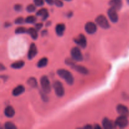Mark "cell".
<instances>
[{
  "instance_id": "277c9868",
  "label": "cell",
  "mask_w": 129,
  "mask_h": 129,
  "mask_svg": "<svg viewBox=\"0 0 129 129\" xmlns=\"http://www.w3.org/2000/svg\"><path fill=\"white\" fill-rule=\"evenodd\" d=\"M53 88H54V91H55V94L58 96H64V88L62 84L59 81H55L53 83Z\"/></svg>"
},
{
  "instance_id": "83f0119b",
  "label": "cell",
  "mask_w": 129,
  "mask_h": 129,
  "mask_svg": "<svg viewBox=\"0 0 129 129\" xmlns=\"http://www.w3.org/2000/svg\"><path fill=\"white\" fill-rule=\"evenodd\" d=\"M34 3L37 6H42L44 5V0H34Z\"/></svg>"
},
{
  "instance_id": "ac0fdd59",
  "label": "cell",
  "mask_w": 129,
  "mask_h": 129,
  "mask_svg": "<svg viewBox=\"0 0 129 129\" xmlns=\"http://www.w3.org/2000/svg\"><path fill=\"white\" fill-rule=\"evenodd\" d=\"M37 15L42 16V19L43 21H44L49 17V12H48L47 9L42 8L37 12Z\"/></svg>"
},
{
  "instance_id": "9a60e30c",
  "label": "cell",
  "mask_w": 129,
  "mask_h": 129,
  "mask_svg": "<svg viewBox=\"0 0 129 129\" xmlns=\"http://www.w3.org/2000/svg\"><path fill=\"white\" fill-rule=\"evenodd\" d=\"M4 113H5V115L6 117H8V118H11L13 117L15 115V110L13 109L11 106H8L5 108V111H4Z\"/></svg>"
},
{
  "instance_id": "d6a6232c",
  "label": "cell",
  "mask_w": 129,
  "mask_h": 129,
  "mask_svg": "<svg viewBox=\"0 0 129 129\" xmlns=\"http://www.w3.org/2000/svg\"><path fill=\"white\" fill-rule=\"evenodd\" d=\"M84 128H93V127H92L91 125H86L84 127Z\"/></svg>"
},
{
  "instance_id": "8d00e7d4",
  "label": "cell",
  "mask_w": 129,
  "mask_h": 129,
  "mask_svg": "<svg viewBox=\"0 0 129 129\" xmlns=\"http://www.w3.org/2000/svg\"><path fill=\"white\" fill-rule=\"evenodd\" d=\"M65 1H71V0H65Z\"/></svg>"
},
{
  "instance_id": "8fae6325",
  "label": "cell",
  "mask_w": 129,
  "mask_h": 129,
  "mask_svg": "<svg viewBox=\"0 0 129 129\" xmlns=\"http://www.w3.org/2000/svg\"><path fill=\"white\" fill-rule=\"evenodd\" d=\"M37 54V47L35 44L32 43L30 45L28 52V59L31 60L34 57L36 56Z\"/></svg>"
},
{
  "instance_id": "836d02e7",
  "label": "cell",
  "mask_w": 129,
  "mask_h": 129,
  "mask_svg": "<svg viewBox=\"0 0 129 129\" xmlns=\"http://www.w3.org/2000/svg\"><path fill=\"white\" fill-rule=\"evenodd\" d=\"M94 128H101V127H100V125H96L94 126Z\"/></svg>"
},
{
  "instance_id": "7402d4cb",
  "label": "cell",
  "mask_w": 129,
  "mask_h": 129,
  "mask_svg": "<svg viewBox=\"0 0 129 129\" xmlns=\"http://www.w3.org/2000/svg\"><path fill=\"white\" fill-rule=\"evenodd\" d=\"M27 83L29 86H30L32 88H35L37 86V82L35 78H30L27 81Z\"/></svg>"
},
{
  "instance_id": "4fadbf2b",
  "label": "cell",
  "mask_w": 129,
  "mask_h": 129,
  "mask_svg": "<svg viewBox=\"0 0 129 129\" xmlns=\"http://www.w3.org/2000/svg\"><path fill=\"white\" fill-rule=\"evenodd\" d=\"M109 5L111 7L113 8L115 10H120L122 6V0H110L109 2Z\"/></svg>"
},
{
  "instance_id": "484cf974",
  "label": "cell",
  "mask_w": 129,
  "mask_h": 129,
  "mask_svg": "<svg viewBox=\"0 0 129 129\" xmlns=\"http://www.w3.org/2000/svg\"><path fill=\"white\" fill-rule=\"evenodd\" d=\"M36 8H35V6L34 5H29L26 6V11L29 13H32L34 12L35 11Z\"/></svg>"
},
{
  "instance_id": "d6986e66",
  "label": "cell",
  "mask_w": 129,
  "mask_h": 129,
  "mask_svg": "<svg viewBox=\"0 0 129 129\" xmlns=\"http://www.w3.org/2000/svg\"><path fill=\"white\" fill-rule=\"evenodd\" d=\"M26 34L30 35L31 37L33 39H34V40H36L38 37L37 30L36 28H29L27 30V33Z\"/></svg>"
},
{
  "instance_id": "603a6c76",
  "label": "cell",
  "mask_w": 129,
  "mask_h": 129,
  "mask_svg": "<svg viewBox=\"0 0 129 129\" xmlns=\"http://www.w3.org/2000/svg\"><path fill=\"white\" fill-rule=\"evenodd\" d=\"M37 18L34 16H28L25 18V23H34L36 21Z\"/></svg>"
},
{
  "instance_id": "30bf717a",
  "label": "cell",
  "mask_w": 129,
  "mask_h": 129,
  "mask_svg": "<svg viewBox=\"0 0 129 129\" xmlns=\"http://www.w3.org/2000/svg\"><path fill=\"white\" fill-rule=\"evenodd\" d=\"M102 125H103V128L106 129L114 128L117 127V125H116L115 122H113V121L110 120L107 118H105L103 120Z\"/></svg>"
},
{
  "instance_id": "4316f807",
  "label": "cell",
  "mask_w": 129,
  "mask_h": 129,
  "mask_svg": "<svg viewBox=\"0 0 129 129\" xmlns=\"http://www.w3.org/2000/svg\"><path fill=\"white\" fill-rule=\"evenodd\" d=\"M24 22H25V20L23 17H18L15 20V23L18 25H21L23 24Z\"/></svg>"
},
{
  "instance_id": "6da1fadb",
  "label": "cell",
  "mask_w": 129,
  "mask_h": 129,
  "mask_svg": "<svg viewBox=\"0 0 129 129\" xmlns=\"http://www.w3.org/2000/svg\"><path fill=\"white\" fill-rule=\"evenodd\" d=\"M57 73L59 75V76L62 78L63 79H64L68 84L72 85L73 84V83H74V78H73V76L72 75V74L69 71L64 69H59L57 71Z\"/></svg>"
},
{
  "instance_id": "cb8c5ba5",
  "label": "cell",
  "mask_w": 129,
  "mask_h": 129,
  "mask_svg": "<svg viewBox=\"0 0 129 129\" xmlns=\"http://www.w3.org/2000/svg\"><path fill=\"white\" fill-rule=\"evenodd\" d=\"M15 32L16 34H25V33H27V30H26L25 27L20 26V27H18L15 30Z\"/></svg>"
},
{
  "instance_id": "d4e9b609",
  "label": "cell",
  "mask_w": 129,
  "mask_h": 129,
  "mask_svg": "<svg viewBox=\"0 0 129 129\" xmlns=\"http://www.w3.org/2000/svg\"><path fill=\"white\" fill-rule=\"evenodd\" d=\"M5 128L6 129H16V127L10 122H7L5 123Z\"/></svg>"
},
{
  "instance_id": "5bb4252c",
  "label": "cell",
  "mask_w": 129,
  "mask_h": 129,
  "mask_svg": "<svg viewBox=\"0 0 129 129\" xmlns=\"http://www.w3.org/2000/svg\"><path fill=\"white\" fill-rule=\"evenodd\" d=\"M73 68L74 70L76 71L78 73H81L83 74H88V70L85 68V67L83 66H79V65H76L75 64L71 67Z\"/></svg>"
},
{
  "instance_id": "52a82bcc",
  "label": "cell",
  "mask_w": 129,
  "mask_h": 129,
  "mask_svg": "<svg viewBox=\"0 0 129 129\" xmlns=\"http://www.w3.org/2000/svg\"><path fill=\"white\" fill-rule=\"evenodd\" d=\"M74 41L77 45L82 48H85L87 45L86 38L83 34H79L76 38L74 39Z\"/></svg>"
},
{
  "instance_id": "ba28073f",
  "label": "cell",
  "mask_w": 129,
  "mask_h": 129,
  "mask_svg": "<svg viewBox=\"0 0 129 129\" xmlns=\"http://www.w3.org/2000/svg\"><path fill=\"white\" fill-rule=\"evenodd\" d=\"M117 11V10H115V9L112 7H111L108 10V16L109 17L110 20L113 23H117L118 21V16Z\"/></svg>"
},
{
  "instance_id": "e0dca14e",
  "label": "cell",
  "mask_w": 129,
  "mask_h": 129,
  "mask_svg": "<svg viewBox=\"0 0 129 129\" xmlns=\"http://www.w3.org/2000/svg\"><path fill=\"white\" fill-rule=\"evenodd\" d=\"M66 26L63 23H59L55 26V31H56L57 35L59 36H62L64 34L65 31Z\"/></svg>"
},
{
  "instance_id": "1f68e13d",
  "label": "cell",
  "mask_w": 129,
  "mask_h": 129,
  "mask_svg": "<svg viewBox=\"0 0 129 129\" xmlns=\"http://www.w3.org/2000/svg\"><path fill=\"white\" fill-rule=\"evenodd\" d=\"M45 1L48 5H52L54 3V0H45Z\"/></svg>"
},
{
  "instance_id": "7c38bea8",
  "label": "cell",
  "mask_w": 129,
  "mask_h": 129,
  "mask_svg": "<svg viewBox=\"0 0 129 129\" xmlns=\"http://www.w3.org/2000/svg\"><path fill=\"white\" fill-rule=\"evenodd\" d=\"M117 111L120 115L123 116H128L129 110L126 106L123 105H118L117 107Z\"/></svg>"
},
{
  "instance_id": "8992f818",
  "label": "cell",
  "mask_w": 129,
  "mask_h": 129,
  "mask_svg": "<svg viewBox=\"0 0 129 129\" xmlns=\"http://www.w3.org/2000/svg\"><path fill=\"white\" fill-rule=\"evenodd\" d=\"M115 123L120 128H125L128 124V121L126 116L120 115L116 119Z\"/></svg>"
},
{
  "instance_id": "44dd1931",
  "label": "cell",
  "mask_w": 129,
  "mask_h": 129,
  "mask_svg": "<svg viewBox=\"0 0 129 129\" xmlns=\"http://www.w3.org/2000/svg\"><path fill=\"white\" fill-rule=\"evenodd\" d=\"M48 63V59L46 57H43L40 60H39V61L37 63V67L39 68H42L46 66L47 65Z\"/></svg>"
},
{
  "instance_id": "7a4b0ae2",
  "label": "cell",
  "mask_w": 129,
  "mask_h": 129,
  "mask_svg": "<svg viewBox=\"0 0 129 129\" xmlns=\"http://www.w3.org/2000/svg\"><path fill=\"white\" fill-rule=\"evenodd\" d=\"M95 21L97 25H99L100 27L103 29H108L110 28V24L108 20L104 15H100L96 17Z\"/></svg>"
},
{
  "instance_id": "3957f363",
  "label": "cell",
  "mask_w": 129,
  "mask_h": 129,
  "mask_svg": "<svg viewBox=\"0 0 129 129\" xmlns=\"http://www.w3.org/2000/svg\"><path fill=\"white\" fill-rule=\"evenodd\" d=\"M40 84H41L42 89L45 93H50L51 91V86L50 81L47 76H44L40 79Z\"/></svg>"
},
{
  "instance_id": "f1b7e54d",
  "label": "cell",
  "mask_w": 129,
  "mask_h": 129,
  "mask_svg": "<svg viewBox=\"0 0 129 129\" xmlns=\"http://www.w3.org/2000/svg\"><path fill=\"white\" fill-rule=\"evenodd\" d=\"M54 4L57 7H62L63 6V3L61 0H54Z\"/></svg>"
},
{
  "instance_id": "f546056e",
  "label": "cell",
  "mask_w": 129,
  "mask_h": 129,
  "mask_svg": "<svg viewBox=\"0 0 129 129\" xmlns=\"http://www.w3.org/2000/svg\"><path fill=\"white\" fill-rule=\"evenodd\" d=\"M14 9H15L16 11H20L22 10V6L20 5H15V6H14Z\"/></svg>"
},
{
  "instance_id": "ffe728a7",
  "label": "cell",
  "mask_w": 129,
  "mask_h": 129,
  "mask_svg": "<svg viewBox=\"0 0 129 129\" xmlns=\"http://www.w3.org/2000/svg\"><path fill=\"white\" fill-rule=\"evenodd\" d=\"M24 65H25V62L23 60H18V61H16L15 62L13 63L11 65V67L13 69H19L23 68L24 66Z\"/></svg>"
},
{
  "instance_id": "5b68a950",
  "label": "cell",
  "mask_w": 129,
  "mask_h": 129,
  "mask_svg": "<svg viewBox=\"0 0 129 129\" xmlns=\"http://www.w3.org/2000/svg\"><path fill=\"white\" fill-rule=\"evenodd\" d=\"M71 55L72 59L76 61L80 62L83 60V56L80 49L78 47H73L71 50Z\"/></svg>"
},
{
  "instance_id": "e575fe53",
  "label": "cell",
  "mask_w": 129,
  "mask_h": 129,
  "mask_svg": "<svg viewBox=\"0 0 129 129\" xmlns=\"http://www.w3.org/2000/svg\"><path fill=\"white\" fill-rule=\"evenodd\" d=\"M1 70H4V69H5V68L3 67V66L2 64H1Z\"/></svg>"
},
{
  "instance_id": "2e32d148",
  "label": "cell",
  "mask_w": 129,
  "mask_h": 129,
  "mask_svg": "<svg viewBox=\"0 0 129 129\" xmlns=\"http://www.w3.org/2000/svg\"><path fill=\"white\" fill-rule=\"evenodd\" d=\"M25 91V88L23 85H18L13 89L12 91L13 95L15 96H17L20 95L22 94L23 92Z\"/></svg>"
},
{
  "instance_id": "9c48e42d",
  "label": "cell",
  "mask_w": 129,
  "mask_h": 129,
  "mask_svg": "<svg viewBox=\"0 0 129 129\" xmlns=\"http://www.w3.org/2000/svg\"><path fill=\"white\" fill-rule=\"evenodd\" d=\"M85 31L88 34H94L97 30V26L93 22H88L85 25Z\"/></svg>"
},
{
  "instance_id": "d590c367",
  "label": "cell",
  "mask_w": 129,
  "mask_h": 129,
  "mask_svg": "<svg viewBox=\"0 0 129 129\" xmlns=\"http://www.w3.org/2000/svg\"><path fill=\"white\" fill-rule=\"evenodd\" d=\"M127 3H128V4L129 5V0H127Z\"/></svg>"
},
{
  "instance_id": "4dcf8cb0",
  "label": "cell",
  "mask_w": 129,
  "mask_h": 129,
  "mask_svg": "<svg viewBox=\"0 0 129 129\" xmlns=\"http://www.w3.org/2000/svg\"><path fill=\"white\" fill-rule=\"evenodd\" d=\"M42 26H43V24L42 23H37L36 25H35V28H36L37 30H39L42 28Z\"/></svg>"
}]
</instances>
